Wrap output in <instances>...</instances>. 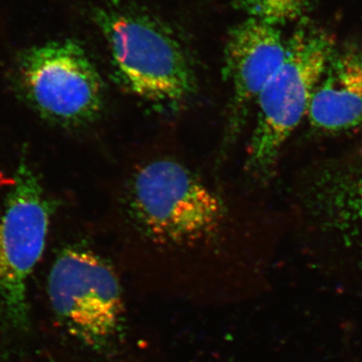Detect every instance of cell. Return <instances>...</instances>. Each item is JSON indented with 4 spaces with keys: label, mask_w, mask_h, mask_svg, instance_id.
Masks as SVG:
<instances>
[{
    "label": "cell",
    "mask_w": 362,
    "mask_h": 362,
    "mask_svg": "<svg viewBox=\"0 0 362 362\" xmlns=\"http://www.w3.org/2000/svg\"><path fill=\"white\" fill-rule=\"evenodd\" d=\"M16 87L40 116L62 126L96 120L104 84L85 49L73 40L33 45L18 54Z\"/></svg>",
    "instance_id": "4"
},
{
    "label": "cell",
    "mask_w": 362,
    "mask_h": 362,
    "mask_svg": "<svg viewBox=\"0 0 362 362\" xmlns=\"http://www.w3.org/2000/svg\"><path fill=\"white\" fill-rule=\"evenodd\" d=\"M287 40L278 26L247 18L228 35L225 49L226 80L233 87L226 140L233 141L247 122L259 93L282 65Z\"/></svg>",
    "instance_id": "7"
},
{
    "label": "cell",
    "mask_w": 362,
    "mask_h": 362,
    "mask_svg": "<svg viewBox=\"0 0 362 362\" xmlns=\"http://www.w3.org/2000/svg\"><path fill=\"white\" fill-rule=\"evenodd\" d=\"M321 204L330 228L345 242L362 247V168L332 181Z\"/></svg>",
    "instance_id": "9"
},
{
    "label": "cell",
    "mask_w": 362,
    "mask_h": 362,
    "mask_svg": "<svg viewBox=\"0 0 362 362\" xmlns=\"http://www.w3.org/2000/svg\"><path fill=\"white\" fill-rule=\"evenodd\" d=\"M95 23L110 49L116 77L136 96L156 104L182 103L197 89L194 70L173 33L149 14L105 6Z\"/></svg>",
    "instance_id": "1"
},
{
    "label": "cell",
    "mask_w": 362,
    "mask_h": 362,
    "mask_svg": "<svg viewBox=\"0 0 362 362\" xmlns=\"http://www.w3.org/2000/svg\"><path fill=\"white\" fill-rule=\"evenodd\" d=\"M316 0H238V7L251 18L279 26L303 20Z\"/></svg>",
    "instance_id": "10"
},
{
    "label": "cell",
    "mask_w": 362,
    "mask_h": 362,
    "mask_svg": "<svg viewBox=\"0 0 362 362\" xmlns=\"http://www.w3.org/2000/svg\"><path fill=\"white\" fill-rule=\"evenodd\" d=\"M309 122L315 129L341 132L362 123V47L335 49L312 97Z\"/></svg>",
    "instance_id": "8"
},
{
    "label": "cell",
    "mask_w": 362,
    "mask_h": 362,
    "mask_svg": "<svg viewBox=\"0 0 362 362\" xmlns=\"http://www.w3.org/2000/svg\"><path fill=\"white\" fill-rule=\"evenodd\" d=\"M130 207L142 232L161 246L206 242L221 230L226 218L220 197L171 159L149 162L135 173Z\"/></svg>",
    "instance_id": "3"
},
{
    "label": "cell",
    "mask_w": 362,
    "mask_h": 362,
    "mask_svg": "<svg viewBox=\"0 0 362 362\" xmlns=\"http://www.w3.org/2000/svg\"><path fill=\"white\" fill-rule=\"evenodd\" d=\"M335 49L329 33L306 21L287 40L282 65L255 104L258 114L246 162L251 175H270L285 143L308 114L314 90Z\"/></svg>",
    "instance_id": "2"
},
{
    "label": "cell",
    "mask_w": 362,
    "mask_h": 362,
    "mask_svg": "<svg viewBox=\"0 0 362 362\" xmlns=\"http://www.w3.org/2000/svg\"><path fill=\"white\" fill-rule=\"evenodd\" d=\"M358 166H359V168H362V150L361 152V162H359Z\"/></svg>",
    "instance_id": "11"
},
{
    "label": "cell",
    "mask_w": 362,
    "mask_h": 362,
    "mask_svg": "<svg viewBox=\"0 0 362 362\" xmlns=\"http://www.w3.org/2000/svg\"><path fill=\"white\" fill-rule=\"evenodd\" d=\"M49 221L39 178L21 160L0 218V316L13 329L30 326L28 279L45 251Z\"/></svg>",
    "instance_id": "5"
},
{
    "label": "cell",
    "mask_w": 362,
    "mask_h": 362,
    "mask_svg": "<svg viewBox=\"0 0 362 362\" xmlns=\"http://www.w3.org/2000/svg\"><path fill=\"white\" fill-rule=\"evenodd\" d=\"M47 294L59 322L88 346L101 349L121 330L122 291L113 269L89 250L68 247L54 261Z\"/></svg>",
    "instance_id": "6"
}]
</instances>
